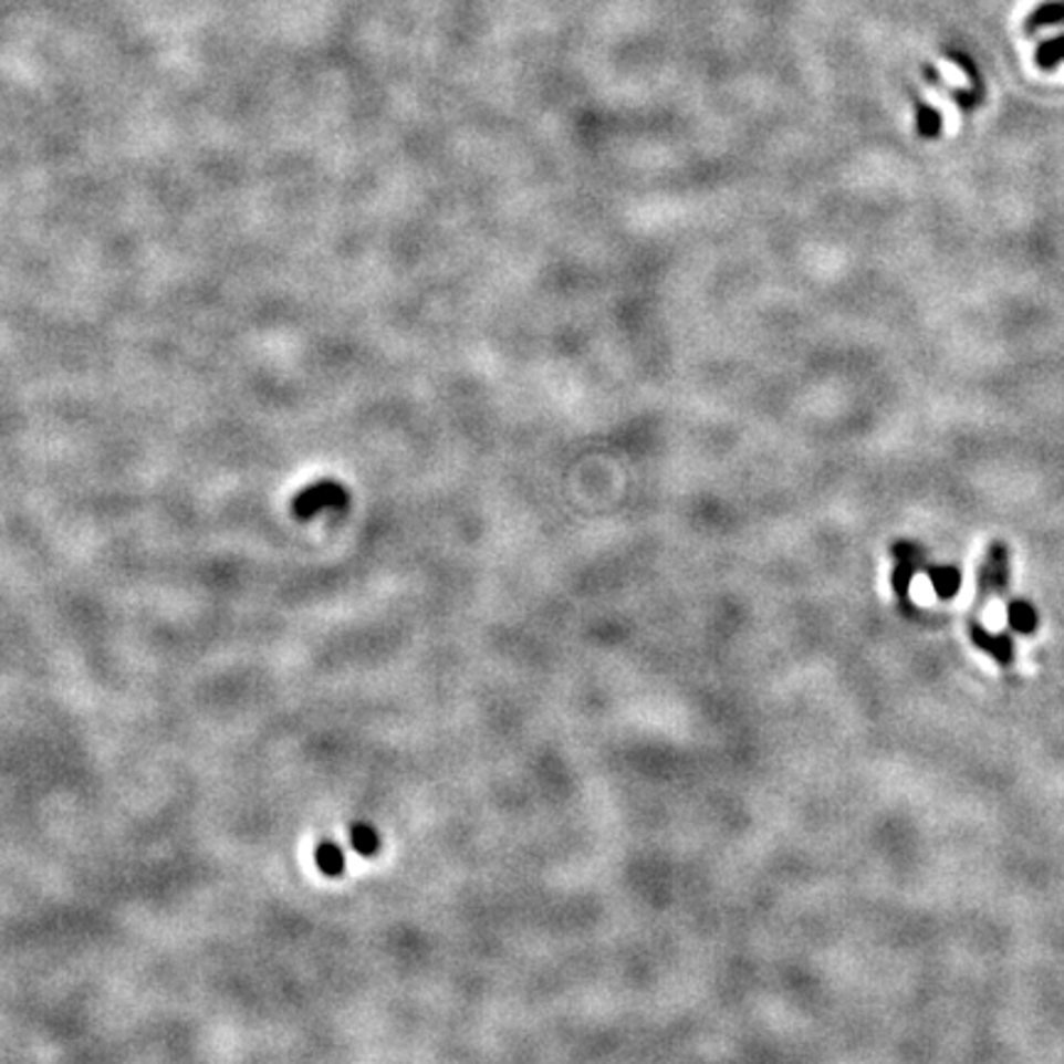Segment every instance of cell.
<instances>
[{"mask_svg": "<svg viewBox=\"0 0 1064 1064\" xmlns=\"http://www.w3.org/2000/svg\"><path fill=\"white\" fill-rule=\"evenodd\" d=\"M1011 584V560L1003 542H993L988 547L979 572V606H985L995 596H1003Z\"/></svg>", "mask_w": 1064, "mask_h": 1064, "instance_id": "1", "label": "cell"}, {"mask_svg": "<svg viewBox=\"0 0 1064 1064\" xmlns=\"http://www.w3.org/2000/svg\"><path fill=\"white\" fill-rule=\"evenodd\" d=\"M971 640L976 646H979L983 654H988L991 658H995L998 664L1001 666H1011L1013 660H1015V646H1013V638L1011 636H993V634H988L985 628L981 624H971Z\"/></svg>", "mask_w": 1064, "mask_h": 1064, "instance_id": "2", "label": "cell"}, {"mask_svg": "<svg viewBox=\"0 0 1064 1064\" xmlns=\"http://www.w3.org/2000/svg\"><path fill=\"white\" fill-rule=\"evenodd\" d=\"M316 865L321 867L323 875H331V877L343 875V870H345V853H343L341 845L333 843V841L319 843V848H316Z\"/></svg>", "mask_w": 1064, "mask_h": 1064, "instance_id": "3", "label": "cell"}, {"mask_svg": "<svg viewBox=\"0 0 1064 1064\" xmlns=\"http://www.w3.org/2000/svg\"><path fill=\"white\" fill-rule=\"evenodd\" d=\"M1008 624H1011V628L1018 634H1033L1037 628V614L1030 604L1013 602L1008 606Z\"/></svg>", "mask_w": 1064, "mask_h": 1064, "instance_id": "4", "label": "cell"}, {"mask_svg": "<svg viewBox=\"0 0 1064 1064\" xmlns=\"http://www.w3.org/2000/svg\"><path fill=\"white\" fill-rule=\"evenodd\" d=\"M351 843H353V851L365 855V857H371L379 851V835L375 833L373 825H367V823H355L353 825Z\"/></svg>", "mask_w": 1064, "mask_h": 1064, "instance_id": "5", "label": "cell"}, {"mask_svg": "<svg viewBox=\"0 0 1064 1064\" xmlns=\"http://www.w3.org/2000/svg\"><path fill=\"white\" fill-rule=\"evenodd\" d=\"M929 577H931L933 590H937L941 599H951V596L957 594L959 586H961V574L953 567H949V570L947 567H931Z\"/></svg>", "mask_w": 1064, "mask_h": 1064, "instance_id": "6", "label": "cell"}, {"mask_svg": "<svg viewBox=\"0 0 1064 1064\" xmlns=\"http://www.w3.org/2000/svg\"><path fill=\"white\" fill-rule=\"evenodd\" d=\"M1062 23H1064V0H1057V3H1045L1035 10V13L1028 18V30L1035 32L1040 28L1062 25Z\"/></svg>", "mask_w": 1064, "mask_h": 1064, "instance_id": "7", "label": "cell"}, {"mask_svg": "<svg viewBox=\"0 0 1064 1064\" xmlns=\"http://www.w3.org/2000/svg\"><path fill=\"white\" fill-rule=\"evenodd\" d=\"M1035 60H1037V67L1055 70L1060 62H1064V35L1042 42V45L1037 48Z\"/></svg>", "mask_w": 1064, "mask_h": 1064, "instance_id": "8", "label": "cell"}, {"mask_svg": "<svg viewBox=\"0 0 1064 1064\" xmlns=\"http://www.w3.org/2000/svg\"><path fill=\"white\" fill-rule=\"evenodd\" d=\"M911 577H915V562L903 560V564H899V567L893 574V586H895V592L899 594V599H903V602L909 599Z\"/></svg>", "mask_w": 1064, "mask_h": 1064, "instance_id": "9", "label": "cell"}, {"mask_svg": "<svg viewBox=\"0 0 1064 1064\" xmlns=\"http://www.w3.org/2000/svg\"><path fill=\"white\" fill-rule=\"evenodd\" d=\"M941 132V116L929 106H919V134L937 136Z\"/></svg>", "mask_w": 1064, "mask_h": 1064, "instance_id": "10", "label": "cell"}]
</instances>
